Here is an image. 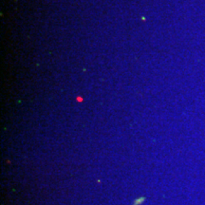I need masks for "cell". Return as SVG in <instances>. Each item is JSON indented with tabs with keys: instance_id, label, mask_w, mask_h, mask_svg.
<instances>
[{
	"instance_id": "1",
	"label": "cell",
	"mask_w": 205,
	"mask_h": 205,
	"mask_svg": "<svg viewBox=\"0 0 205 205\" xmlns=\"http://www.w3.org/2000/svg\"><path fill=\"white\" fill-rule=\"evenodd\" d=\"M144 200V198H141V199L140 198V199H138L136 200V201L134 202V204H133V205H138V204H140V203L143 202Z\"/></svg>"
}]
</instances>
